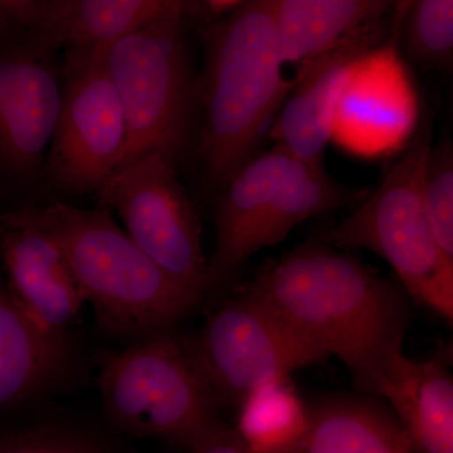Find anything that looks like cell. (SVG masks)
Listing matches in <instances>:
<instances>
[{
  "label": "cell",
  "instance_id": "6da1fadb",
  "mask_svg": "<svg viewBox=\"0 0 453 453\" xmlns=\"http://www.w3.org/2000/svg\"><path fill=\"white\" fill-rule=\"evenodd\" d=\"M377 395L404 356L411 299L357 259L323 244L297 247L266 265L243 290Z\"/></svg>",
  "mask_w": 453,
  "mask_h": 453
},
{
  "label": "cell",
  "instance_id": "7a4b0ae2",
  "mask_svg": "<svg viewBox=\"0 0 453 453\" xmlns=\"http://www.w3.org/2000/svg\"><path fill=\"white\" fill-rule=\"evenodd\" d=\"M286 67L275 0H247L214 31L202 135L203 163L214 181L225 186L273 127L294 85Z\"/></svg>",
  "mask_w": 453,
  "mask_h": 453
},
{
  "label": "cell",
  "instance_id": "3957f363",
  "mask_svg": "<svg viewBox=\"0 0 453 453\" xmlns=\"http://www.w3.org/2000/svg\"><path fill=\"white\" fill-rule=\"evenodd\" d=\"M64 247L83 300L118 335L146 339L169 332L201 301L173 281L106 211L38 207Z\"/></svg>",
  "mask_w": 453,
  "mask_h": 453
},
{
  "label": "cell",
  "instance_id": "277c9868",
  "mask_svg": "<svg viewBox=\"0 0 453 453\" xmlns=\"http://www.w3.org/2000/svg\"><path fill=\"white\" fill-rule=\"evenodd\" d=\"M434 142L432 121L426 116L380 183L334 226L327 240L384 259L411 299L453 327V273L438 243L426 201Z\"/></svg>",
  "mask_w": 453,
  "mask_h": 453
},
{
  "label": "cell",
  "instance_id": "5b68a950",
  "mask_svg": "<svg viewBox=\"0 0 453 453\" xmlns=\"http://www.w3.org/2000/svg\"><path fill=\"white\" fill-rule=\"evenodd\" d=\"M210 259V292L231 281L256 253L283 242L310 219L344 207L351 193L326 172L280 145L251 157L225 184Z\"/></svg>",
  "mask_w": 453,
  "mask_h": 453
},
{
  "label": "cell",
  "instance_id": "8992f818",
  "mask_svg": "<svg viewBox=\"0 0 453 453\" xmlns=\"http://www.w3.org/2000/svg\"><path fill=\"white\" fill-rule=\"evenodd\" d=\"M186 2L166 0L142 25L97 50L127 118L122 165L150 153L174 163L186 145L193 111L183 42Z\"/></svg>",
  "mask_w": 453,
  "mask_h": 453
},
{
  "label": "cell",
  "instance_id": "52a82bcc",
  "mask_svg": "<svg viewBox=\"0 0 453 453\" xmlns=\"http://www.w3.org/2000/svg\"><path fill=\"white\" fill-rule=\"evenodd\" d=\"M98 384L110 419L135 436L186 447L219 418V401L189 342L170 332L107 357Z\"/></svg>",
  "mask_w": 453,
  "mask_h": 453
},
{
  "label": "cell",
  "instance_id": "ba28073f",
  "mask_svg": "<svg viewBox=\"0 0 453 453\" xmlns=\"http://www.w3.org/2000/svg\"><path fill=\"white\" fill-rule=\"evenodd\" d=\"M96 193L103 207L118 211L134 243L202 303L210 294V261L174 163L160 153L142 155L116 170Z\"/></svg>",
  "mask_w": 453,
  "mask_h": 453
},
{
  "label": "cell",
  "instance_id": "9c48e42d",
  "mask_svg": "<svg viewBox=\"0 0 453 453\" xmlns=\"http://www.w3.org/2000/svg\"><path fill=\"white\" fill-rule=\"evenodd\" d=\"M189 347L219 403L234 405L267 381L329 359L244 291L208 319Z\"/></svg>",
  "mask_w": 453,
  "mask_h": 453
},
{
  "label": "cell",
  "instance_id": "30bf717a",
  "mask_svg": "<svg viewBox=\"0 0 453 453\" xmlns=\"http://www.w3.org/2000/svg\"><path fill=\"white\" fill-rule=\"evenodd\" d=\"M49 150V172L68 192H96L122 163L127 125L98 50H71Z\"/></svg>",
  "mask_w": 453,
  "mask_h": 453
},
{
  "label": "cell",
  "instance_id": "8fae6325",
  "mask_svg": "<svg viewBox=\"0 0 453 453\" xmlns=\"http://www.w3.org/2000/svg\"><path fill=\"white\" fill-rule=\"evenodd\" d=\"M0 259L5 285L23 311L46 332L67 336L85 300L38 207L0 211Z\"/></svg>",
  "mask_w": 453,
  "mask_h": 453
},
{
  "label": "cell",
  "instance_id": "7c38bea8",
  "mask_svg": "<svg viewBox=\"0 0 453 453\" xmlns=\"http://www.w3.org/2000/svg\"><path fill=\"white\" fill-rule=\"evenodd\" d=\"M62 85L47 49L31 43L0 47V172L29 180L40 172L55 135Z\"/></svg>",
  "mask_w": 453,
  "mask_h": 453
},
{
  "label": "cell",
  "instance_id": "4fadbf2b",
  "mask_svg": "<svg viewBox=\"0 0 453 453\" xmlns=\"http://www.w3.org/2000/svg\"><path fill=\"white\" fill-rule=\"evenodd\" d=\"M380 37L354 38L297 67L294 85L270 129L275 145L324 165L342 95L354 68Z\"/></svg>",
  "mask_w": 453,
  "mask_h": 453
},
{
  "label": "cell",
  "instance_id": "5bb4252c",
  "mask_svg": "<svg viewBox=\"0 0 453 453\" xmlns=\"http://www.w3.org/2000/svg\"><path fill=\"white\" fill-rule=\"evenodd\" d=\"M67 336L46 332L0 282V413L37 401L64 378Z\"/></svg>",
  "mask_w": 453,
  "mask_h": 453
},
{
  "label": "cell",
  "instance_id": "9a60e30c",
  "mask_svg": "<svg viewBox=\"0 0 453 453\" xmlns=\"http://www.w3.org/2000/svg\"><path fill=\"white\" fill-rule=\"evenodd\" d=\"M377 396L401 423L416 453H453V372L442 360L402 356Z\"/></svg>",
  "mask_w": 453,
  "mask_h": 453
},
{
  "label": "cell",
  "instance_id": "2e32d148",
  "mask_svg": "<svg viewBox=\"0 0 453 453\" xmlns=\"http://www.w3.org/2000/svg\"><path fill=\"white\" fill-rule=\"evenodd\" d=\"M398 2L275 0L286 64L297 68L344 42L368 35L380 37L386 18Z\"/></svg>",
  "mask_w": 453,
  "mask_h": 453
},
{
  "label": "cell",
  "instance_id": "e0dca14e",
  "mask_svg": "<svg viewBox=\"0 0 453 453\" xmlns=\"http://www.w3.org/2000/svg\"><path fill=\"white\" fill-rule=\"evenodd\" d=\"M296 453H416L387 404L333 395L309 404V427Z\"/></svg>",
  "mask_w": 453,
  "mask_h": 453
},
{
  "label": "cell",
  "instance_id": "ac0fdd59",
  "mask_svg": "<svg viewBox=\"0 0 453 453\" xmlns=\"http://www.w3.org/2000/svg\"><path fill=\"white\" fill-rule=\"evenodd\" d=\"M166 0H47L33 23L47 50H97L135 28Z\"/></svg>",
  "mask_w": 453,
  "mask_h": 453
},
{
  "label": "cell",
  "instance_id": "d6986e66",
  "mask_svg": "<svg viewBox=\"0 0 453 453\" xmlns=\"http://www.w3.org/2000/svg\"><path fill=\"white\" fill-rule=\"evenodd\" d=\"M235 432L252 453H296L309 427L303 403L291 378L267 381L237 405Z\"/></svg>",
  "mask_w": 453,
  "mask_h": 453
},
{
  "label": "cell",
  "instance_id": "ffe728a7",
  "mask_svg": "<svg viewBox=\"0 0 453 453\" xmlns=\"http://www.w3.org/2000/svg\"><path fill=\"white\" fill-rule=\"evenodd\" d=\"M401 47L405 58L425 71L453 68V0H404Z\"/></svg>",
  "mask_w": 453,
  "mask_h": 453
},
{
  "label": "cell",
  "instance_id": "44dd1931",
  "mask_svg": "<svg viewBox=\"0 0 453 453\" xmlns=\"http://www.w3.org/2000/svg\"><path fill=\"white\" fill-rule=\"evenodd\" d=\"M426 201L441 250L453 273V139L434 140L426 174Z\"/></svg>",
  "mask_w": 453,
  "mask_h": 453
},
{
  "label": "cell",
  "instance_id": "7402d4cb",
  "mask_svg": "<svg viewBox=\"0 0 453 453\" xmlns=\"http://www.w3.org/2000/svg\"><path fill=\"white\" fill-rule=\"evenodd\" d=\"M0 453H111L97 438L37 423L0 432Z\"/></svg>",
  "mask_w": 453,
  "mask_h": 453
},
{
  "label": "cell",
  "instance_id": "603a6c76",
  "mask_svg": "<svg viewBox=\"0 0 453 453\" xmlns=\"http://www.w3.org/2000/svg\"><path fill=\"white\" fill-rule=\"evenodd\" d=\"M186 447L189 453H252L235 429L219 418L199 432Z\"/></svg>",
  "mask_w": 453,
  "mask_h": 453
},
{
  "label": "cell",
  "instance_id": "cb8c5ba5",
  "mask_svg": "<svg viewBox=\"0 0 453 453\" xmlns=\"http://www.w3.org/2000/svg\"><path fill=\"white\" fill-rule=\"evenodd\" d=\"M438 359L442 360L445 365L453 368V348L447 345V347L443 349L442 353L440 354V357H438Z\"/></svg>",
  "mask_w": 453,
  "mask_h": 453
},
{
  "label": "cell",
  "instance_id": "d4e9b609",
  "mask_svg": "<svg viewBox=\"0 0 453 453\" xmlns=\"http://www.w3.org/2000/svg\"><path fill=\"white\" fill-rule=\"evenodd\" d=\"M216 2H228V0H216Z\"/></svg>",
  "mask_w": 453,
  "mask_h": 453
},
{
  "label": "cell",
  "instance_id": "484cf974",
  "mask_svg": "<svg viewBox=\"0 0 453 453\" xmlns=\"http://www.w3.org/2000/svg\"><path fill=\"white\" fill-rule=\"evenodd\" d=\"M46 3H47V0H46ZM44 5H46V4H44Z\"/></svg>",
  "mask_w": 453,
  "mask_h": 453
},
{
  "label": "cell",
  "instance_id": "4316f807",
  "mask_svg": "<svg viewBox=\"0 0 453 453\" xmlns=\"http://www.w3.org/2000/svg\"><path fill=\"white\" fill-rule=\"evenodd\" d=\"M452 100H453V98H452ZM452 110H453V109H452Z\"/></svg>",
  "mask_w": 453,
  "mask_h": 453
}]
</instances>
